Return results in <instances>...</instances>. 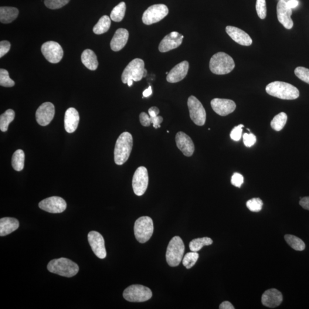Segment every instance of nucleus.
Instances as JSON below:
<instances>
[{
    "label": "nucleus",
    "mask_w": 309,
    "mask_h": 309,
    "mask_svg": "<svg viewBox=\"0 0 309 309\" xmlns=\"http://www.w3.org/2000/svg\"><path fill=\"white\" fill-rule=\"evenodd\" d=\"M133 138L130 133L124 132L117 139L114 149V161L117 165H123L130 157Z\"/></svg>",
    "instance_id": "f257e3e1"
},
{
    "label": "nucleus",
    "mask_w": 309,
    "mask_h": 309,
    "mask_svg": "<svg viewBox=\"0 0 309 309\" xmlns=\"http://www.w3.org/2000/svg\"><path fill=\"white\" fill-rule=\"evenodd\" d=\"M266 91L271 96L283 100H295L300 96V91L296 87L283 81L270 83L266 86Z\"/></svg>",
    "instance_id": "f03ea898"
},
{
    "label": "nucleus",
    "mask_w": 309,
    "mask_h": 309,
    "mask_svg": "<svg viewBox=\"0 0 309 309\" xmlns=\"http://www.w3.org/2000/svg\"><path fill=\"white\" fill-rule=\"evenodd\" d=\"M47 269L50 273L68 278L76 276L79 270V266L76 263L66 258L50 261Z\"/></svg>",
    "instance_id": "7ed1b4c3"
},
{
    "label": "nucleus",
    "mask_w": 309,
    "mask_h": 309,
    "mask_svg": "<svg viewBox=\"0 0 309 309\" xmlns=\"http://www.w3.org/2000/svg\"><path fill=\"white\" fill-rule=\"evenodd\" d=\"M235 68V63L232 57L226 53L218 52L210 61V69L215 74H228Z\"/></svg>",
    "instance_id": "20e7f679"
},
{
    "label": "nucleus",
    "mask_w": 309,
    "mask_h": 309,
    "mask_svg": "<svg viewBox=\"0 0 309 309\" xmlns=\"http://www.w3.org/2000/svg\"><path fill=\"white\" fill-rule=\"evenodd\" d=\"M185 250V244L182 238L178 236L172 238L166 252V261L169 266L176 267L179 265L182 260Z\"/></svg>",
    "instance_id": "39448f33"
},
{
    "label": "nucleus",
    "mask_w": 309,
    "mask_h": 309,
    "mask_svg": "<svg viewBox=\"0 0 309 309\" xmlns=\"http://www.w3.org/2000/svg\"><path fill=\"white\" fill-rule=\"evenodd\" d=\"M147 71L144 68V61L141 59L132 60L125 67L121 75V80L124 84H127L130 80L134 81H141L147 75Z\"/></svg>",
    "instance_id": "423d86ee"
},
{
    "label": "nucleus",
    "mask_w": 309,
    "mask_h": 309,
    "mask_svg": "<svg viewBox=\"0 0 309 309\" xmlns=\"http://www.w3.org/2000/svg\"><path fill=\"white\" fill-rule=\"evenodd\" d=\"M154 229V223L150 217H141L135 223L134 234L136 239L141 243L147 242L151 238Z\"/></svg>",
    "instance_id": "0eeeda50"
},
{
    "label": "nucleus",
    "mask_w": 309,
    "mask_h": 309,
    "mask_svg": "<svg viewBox=\"0 0 309 309\" xmlns=\"http://www.w3.org/2000/svg\"><path fill=\"white\" fill-rule=\"evenodd\" d=\"M125 300L131 302H143L150 300L152 291L147 287L141 285H133L125 288L123 292Z\"/></svg>",
    "instance_id": "6e6552de"
},
{
    "label": "nucleus",
    "mask_w": 309,
    "mask_h": 309,
    "mask_svg": "<svg viewBox=\"0 0 309 309\" xmlns=\"http://www.w3.org/2000/svg\"><path fill=\"white\" fill-rule=\"evenodd\" d=\"M190 117L193 123L199 126L205 125L206 120V113L205 108L196 97L190 96L188 101Z\"/></svg>",
    "instance_id": "1a4fd4ad"
},
{
    "label": "nucleus",
    "mask_w": 309,
    "mask_h": 309,
    "mask_svg": "<svg viewBox=\"0 0 309 309\" xmlns=\"http://www.w3.org/2000/svg\"><path fill=\"white\" fill-rule=\"evenodd\" d=\"M167 6L164 4H156L149 6L144 12L142 21L145 25H151L161 21L168 14Z\"/></svg>",
    "instance_id": "9d476101"
},
{
    "label": "nucleus",
    "mask_w": 309,
    "mask_h": 309,
    "mask_svg": "<svg viewBox=\"0 0 309 309\" xmlns=\"http://www.w3.org/2000/svg\"><path fill=\"white\" fill-rule=\"evenodd\" d=\"M42 52L48 62L58 63L63 59V50L58 43L49 41L44 43L42 46Z\"/></svg>",
    "instance_id": "9b49d317"
},
{
    "label": "nucleus",
    "mask_w": 309,
    "mask_h": 309,
    "mask_svg": "<svg viewBox=\"0 0 309 309\" xmlns=\"http://www.w3.org/2000/svg\"><path fill=\"white\" fill-rule=\"evenodd\" d=\"M148 174L145 167H139L134 173L132 179V188L137 196L144 194L148 185Z\"/></svg>",
    "instance_id": "f8f14e48"
},
{
    "label": "nucleus",
    "mask_w": 309,
    "mask_h": 309,
    "mask_svg": "<svg viewBox=\"0 0 309 309\" xmlns=\"http://www.w3.org/2000/svg\"><path fill=\"white\" fill-rule=\"evenodd\" d=\"M39 208L44 211L53 214L62 213L67 208V203L59 196H52L44 199L39 204Z\"/></svg>",
    "instance_id": "ddd939ff"
},
{
    "label": "nucleus",
    "mask_w": 309,
    "mask_h": 309,
    "mask_svg": "<svg viewBox=\"0 0 309 309\" xmlns=\"http://www.w3.org/2000/svg\"><path fill=\"white\" fill-rule=\"evenodd\" d=\"M88 242L92 250L96 257L100 259H104L107 256L104 239L99 233L92 231L88 235Z\"/></svg>",
    "instance_id": "4468645a"
},
{
    "label": "nucleus",
    "mask_w": 309,
    "mask_h": 309,
    "mask_svg": "<svg viewBox=\"0 0 309 309\" xmlns=\"http://www.w3.org/2000/svg\"><path fill=\"white\" fill-rule=\"evenodd\" d=\"M55 106L50 102H46L41 105L36 113V119L39 125L46 126L53 120L55 116Z\"/></svg>",
    "instance_id": "2eb2a0df"
},
{
    "label": "nucleus",
    "mask_w": 309,
    "mask_h": 309,
    "mask_svg": "<svg viewBox=\"0 0 309 309\" xmlns=\"http://www.w3.org/2000/svg\"><path fill=\"white\" fill-rule=\"evenodd\" d=\"M211 106L215 113L222 117L232 114L236 108L235 102L225 98H214L211 101Z\"/></svg>",
    "instance_id": "dca6fc26"
},
{
    "label": "nucleus",
    "mask_w": 309,
    "mask_h": 309,
    "mask_svg": "<svg viewBox=\"0 0 309 309\" xmlns=\"http://www.w3.org/2000/svg\"><path fill=\"white\" fill-rule=\"evenodd\" d=\"M277 18L278 21L284 25L285 28L291 29L294 23L291 18L292 9L288 7L287 2L280 0L277 6Z\"/></svg>",
    "instance_id": "f3484780"
},
{
    "label": "nucleus",
    "mask_w": 309,
    "mask_h": 309,
    "mask_svg": "<svg viewBox=\"0 0 309 309\" xmlns=\"http://www.w3.org/2000/svg\"><path fill=\"white\" fill-rule=\"evenodd\" d=\"M184 36L177 32H172L166 36L161 41L159 46L161 52H167L168 51L177 48L181 45Z\"/></svg>",
    "instance_id": "a211bd4d"
},
{
    "label": "nucleus",
    "mask_w": 309,
    "mask_h": 309,
    "mask_svg": "<svg viewBox=\"0 0 309 309\" xmlns=\"http://www.w3.org/2000/svg\"><path fill=\"white\" fill-rule=\"evenodd\" d=\"M175 142L177 147L186 157H191L195 151V145L191 138L183 132L176 135Z\"/></svg>",
    "instance_id": "6ab92c4d"
},
{
    "label": "nucleus",
    "mask_w": 309,
    "mask_h": 309,
    "mask_svg": "<svg viewBox=\"0 0 309 309\" xmlns=\"http://www.w3.org/2000/svg\"><path fill=\"white\" fill-rule=\"evenodd\" d=\"M227 35L232 38L234 42L243 46H250L253 43L251 37L243 30L235 26H227L226 28Z\"/></svg>",
    "instance_id": "aec40b11"
},
{
    "label": "nucleus",
    "mask_w": 309,
    "mask_h": 309,
    "mask_svg": "<svg viewBox=\"0 0 309 309\" xmlns=\"http://www.w3.org/2000/svg\"><path fill=\"white\" fill-rule=\"evenodd\" d=\"M261 301L264 307L274 308L281 304L283 301V296L279 290L271 288L264 292Z\"/></svg>",
    "instance_id": "412c9836"
},
{
    "label": "nucleus",
    "mask_w": 309,
    "mask_h": 309,
    "mask_svg": "<svg viewBox=\"0 0 309 309\" xmlns=\"http://www.w3.org/2000/svg\"><path fill=\"white\" fill-rule=\"evenodd\" d=\"M189 63L187 61L180 63L173 68L167 76V81L170 83L179 82L184 79L188 73Z\"/></svg>",
    "instance_id": "4be33fe9"
},
{
    "label": "nucleus",
    "mask_w": 309,
    "mask_h": 309,
    "mask_svg": "<svg viewBox=\"0 0 309 309\" xmlns=\"http://www.w3.org/2000/svg\"><path fill=\"white\" fill-rule=\"evenodd\" d=\"M79 120V114L75 108L71 107L66 111L64 118V127L68 133H73L77 130Z\"/></svg>",
    "instance_id": "5701e85b"
},
{
    "label": "nucleus",
    "mask_w": 309,
    "mask_h": 309,
    "mask_svg": "<svg viewBox=\"0 0 309 309\" xmlns=\"http://www.w3.org/2000/svg\"><path fill=\"white\" fill-rule=\"evenodd\" d=\"M129 37V32L127 29H118L115 33L110 43L111 48L115 52H118L126 45Z\"/></svg>",
    "instance_id": "b1692460"
},
{
    "label": "nucleus",
    "mask_w": 309,
    "mask_h": 309,
    "mask_svg": "<svg viewBox=\"0 0 309 309\" xmlns=\"http://www.w3.org/2000/svg\"><path fill=\"white\" fill-rule=\"evenodd\" d=\"M18 219L6 217L0 219V236L1 237L9 235L15 232L19 227Z\"/></svg>",
    "instance_id": "393cba45"
},
{
    "label": "nucleus",
    "mask_w": 309,
    "mask_h": 309,
    "mask_svg": "<svg viewBox=\"0 0 309 309\" xmlns=\"http://www.w3.org/2000/svg\"><path fill=\"white\" fill-rule=\"evenodd\" d=\"M81 62L88 69L95 71L97 69L98 63L96 54L93 50L86 49L81 55Z\"/></svg>",
    "instance_id": "a878e982"
},
{
    "label": "nucleus",
    "mask_w": 309,
    "mask_h": 309,
    "mask_svg": "<svg viewBox=\"0 0 309 309\" xmlns=\"http://www.w3.org/2000/svg\"><path fill=\"white\" fill-rule=\"evenodd\" d=\"M18 9L9 6H1L0 8V22L3 24H9L18 18Z\"/></svg>",
    "instance_id": "bb28decb"
},
{
    "label": "nucleus",
    "mask_w": 309,
    "mask_h": 309,
    "mask_svg": "<svg viewBox=\"0 0 309 309\" xmlns=\"http://www.w3.org/2000/svg\"><path fill=\"white\" fill-rule=\"evenodd\" d=\"M111 24V21L109 17L106 15L102 16L94 27L93 31L96 35H101L108 31Z\"/></svg>",
    "instance_id": "cd10ccee"
},
{
    "label": "nucleus",
    "mask_w": 309,
    "mask_h": 309,
    "mask_svg": "<svg viewBox=\"0 0 309 309\" xmlns=\"http://www.w3.org/2000/svg\"><path fill=\"white\" fill-rule=\"evenodd\" d=\"M25 154L22 149H18L12 156V165L15 170L21 171L24 167Z\"/></svg>",
    "instance_id": "c85d7f7f"
},
{
    "label": "nucleus",
    "mask_w": 309,
    "mask_h": 309,
    "mask_svg": "<svg viewBox=\"0 0 309 309\" xmlns=\"http://www.w3.org/2000/svg\"><path fill=\"white\" fill-rule=\"evenodd\" d=\"M15 113L12 109L6 110L0 117V130L2 132H6L8 130L10 123L15 119Z\"/></svg>",
    "instance_id": "c756f323"
},
{
    "label": "nucleus",
    "mask_w": 309,
    "mask_h": 309,
    "mask_svg": "<svg viewBox=\"0 0 309 309\" xmlns=\"http://www.w3.org/2000/svg\"><path fill=\"white\" fill-rule=\"evenodd\" d=\"M213 243V240L210 238H199L193 239L191 241L189 244V247L191 251L198 252V251L202 249L203 246L211 245Z\"/></svg>",
    "instance_id": "7c9ffc66"
},
{
    "label": "nucleus",
    "mask_w": 309,
    "mask_h": 309,
    "mask_svg": "<svg viewBox=\"0 0 309 309\" xmlns=\"http://www.w3.org/2000/svg\"><path fill=\"white\" fill-rule=\"evenodd\" d=\"M125 11H126V5L124 2H121L112 11L110 18L115 22H120L122 21L125 16Z\"/></svg>",
    "instance_id": "2f4dec72"
},
{
    "label": "nucleus",
    "mask_w": 309,
    "mask_h": 309,
    "mask_svg": "<svg viewBox=\"0 0 309 309\" xmlns=\"http://www.w3.org/2000/svg\"><path fill=\"white\" fill-rule=\"evenodd\" d=\"M285 239L288 245L295 250L303 251L305 249L304 241L297 237L287 234L285 236Z\"/></svg>",
    "instance_id": "473e14b6"
},
{
    "label": "nucleus",
    "mask_w": 309,
    "mask_h": 309,
    "mask_svg": "<svg viewBox=\"0 0 309 309\" xmlns=\"http://www.w3.org/2000/svg\"><path fill=\"white\" fill-rule=\"evenodd\" d=\"M287 116L285 113H281L276 115L271 121V127L276 131H280L286 125Z\"/></svg>",
    "instance_id": "72a5a7b5"
},
{
    "label": "nucleus",
    "mask_w": 309,
    "mask_h": 309,
    "mask_svg": "<svg viewBox=\"0 0 309 309\" xmlns=\"http://www.w3.org/2000/svg\"><path fill=\"white\" fill-rule=\"evenodd\" d=\"M199 255L197 252H190L187 253L182 261L183 266L186 267V269H191L195 265L199 259Z\"/></svg>",
    "instance_id": "f704fd0d"
},
{
    "label": "nucleus",
    "mask_w": 309,
    "mask_h": 309,
    "mask_svg": "<svg viewBox=\"0 0 309 309\" xmlns=\"http://www.w3.org/2000/svg\"><path fill=\"white\" fill-rule=\"evenodd\" d=\"M0 85L4 87H12L15 86V81L11 79L7 70H0Z\"/></svg>",
    "instance_id": "c9c22d12"
},
{
    "label": "nucleus",
    "mask_w": 309,
    "mask_h": 309,
    "mask_svg": "<svg viewBox=\"0 0 309 309\" xmlns=\"http://www.w3.org/2000/svg\"><path fill=\"white\" fill-rule=\"evenodd\" d=\"M246 206L251 212H259L262 209L263 202L260 198H253L248 200Z\"/></svg>",
    "instance_id": "e433bc0d"
},
{
    "label": "nucleus",
    "mask_w": 309,
    "mask_h": 309,
    "mask_svg": "<svg viewBox=\"0 0 309 309\" xmlns=\"http://www.w3.org/2000/svg\"><path fill=\"white\" fill-rule=\"evenodd\" d=\"M70 0H44V4L48 8L57 9L69 4Z\"/></svg>",
    "instance_id": "4c0bfd02"
},
{
    "label": "nucleus",
    "mask_w": 309,
    "mask_h": 309,
    "mask_svg": "<svg viewBox=\"0 0 309 309\" xmlns=\"http://www.w3.org/2000/svg\"><path fill=\"white\" fill-rule=\"evenodd\" d=\"M294 73L299 79L309 84V69L303 67H299L295 69Z\"/></svg>",
    "instance_id": "58836bf2"
},
{
    "label": "nucleus",
    "mask_w": 309,
    "mask_h": 309,
    "mask_svg": "<svg viewBox=\"0 0 309 309\" xmlns=\"http://www.w3.org/2000/svg\"><path fill=\"white\" fill-rule=\"evenodd\" d=\"M256 10L261 19H265L267 15L266 0H257Z\"/></svg>",
    "instance_id": "ea45409f"
},
{
    "label": "nucleus",
    "mask_w": 309,
    "mask_h": 309,
    "mask_svg": "<svg viewBox=\"0 0 309 309\" xmlns=\"http://www.w3.org/2000/svg\"><path fill=\"white\" fill-rule=\"evenodd\" d=\"M243 124H240L234 127L230 133V137L234 141H239L242 137Z\"/></svg>",
    "instance_id": "a19ab883"
},
{
    "label": "nucleus",
    "mask_w": 309,
    "mask_h": 309,
    "mask_svg": "<svg viewBox=\"0 0 309 309\" xmlns=\"http://www.w3.org/2000/svg\"><path fill=\"white\" fill-rule=\"evenodd\" d=\"M243 139L244 145L247 147H252L253 145L256 144L257 142L256 136L252 133L250 134H244L243 136Z\"/></svg>",
    "instance_id": "79ce46f5"
},
{
    "label": "nucleus",
    "mask_w": 309,
    "mask_h": 309,
    "mask_svg": "<svg viewBox=\"0 0 309 309\" xmlns=\"http://www.w3.org/2000/svg\"><path fill=\"white\" fill-rule=\"evenodd\" d=\"M243 176L242 175L236 172L232 176L231 182L233 186L240 188L243 183Z\"/></svg>",
    "instance_id": "37998d69"
},
{
    "label": "nucleus",
    "mask_w": 309,
    "mask_h": 309,
    "mask_svg": "<svg viewBox=\"0 0 309 309\" xmlns=\"http://www.w3.org/2000/svg\"><path fill=\"white\" fill-rule=\"evenodd\" d=\"M11 44L8 41H1L0 42V57H2L7 53L11 49Z\"/></svg>",
    "instance_id": "c03bdc74"
},
{
    "label": "nucleus",
    "mask_w": 309,
    "mask_h": 309,
    "mask_svg": "<svg viewBox=\"0 0 309 309\" xmlns=\"http://www.w3.org/2000/svg\"><path fill=\"white\" fill-rule=\"evenodd\" d=\"M164 121V118L161 116H158L156 117H151L149 116V122L151 124H153V126L156 129L160 128L161 124Z\"/></svg>",
    "instance_id": "a18cd8bd"
},
{
    "label": "nucleus",
    "mask_w": 309,
    "mask_h": 309,
    "mask_svg": "<svg viewBox=\"0 0 309 309\" xmlns=\"http://www.w3.org/2000/svg\"><path fill=\"white\" fill-rule=\"evenodd\" d=\"M139 120H140L143 126L149 127L151 125L150 122H149V115L145 113H142L139 115Z\"/></svg>",
    "instance_id": "49530a36"
},
{
    "label": "nucleus",
    "mask_w": 309,
    "mask_h": 309,
    "mask_svg": "<svg viewBox=\"0 0 309 309\" xmlns=\"http://www.w3.org/2000/svg\"><path fill=\"white\" fill-rule=\"evenodd\" d=\"M300 205L302 208L309 210V196H306L303 198H301L300 201Z\"/></svg>",
    "instance_id": "de8ad7c7"
},
{
    "label": "nucleus",
    "mask_w": 309,
    "mask_h": 309,
    "mask_svg": "<svg viewBox=\"0 0 309 309\" xmlns=\"http://www.w3.org/2000/svg\"><path fill=\"white\" fill-rule=\"evenodd\" d=\"M148 114L149 116L151 117H156L159 116V110L157 107H152L148 110Z\"/></svg>",
    "instance_id": "09e8293b"
},
{
    "label": "nucleus",
    "mask_w": 309,
    "mask_h": 309,
    "mask_svg": "<svg viewBox=\"0 0 309 309\" xmlns=\"http://www.w3.org/2000/svg\"><path fill=\"white\" fill-rule=\"evenodd\" d=\"M220 309H234L235 308L229 301L223 302L219 306Z\"/></svg>",
    "instance_id": "8fccbe9b"
},
{
    "label": "nucleus",
    "mask_w": 309,
    "mask_h": 309,
    "mask_svg": "<svg viewBox=\"0 0 309 309\" xmlns=\"http://www.w3.org/2000/svg\"><path fill=\"white\" fill-rule=\"evenodd\" d=\"M299 4V2L297 0H290L287 2V5L291 9H294L297 7Z\"/></svg>",
    "instance_id": "3c124183"
},
{
    "label": "nucleus",
    "mask_w": 309,
    "mask_h": 309,
    "mask_svg": "<svg viewBox=\"0 0 309 309\" xmlns=\"http://www.w3.org/2000/svg\"><path fill=\"white\" fill-rule=\"evenodd\" d=\"M152 94V90L151 86H149L147 89H146L144 91L143 93V97H148L149 96H151Z\"/></svg>",
    "instance_id": "603ef678"
},
{
    "label": "nucleus",
    "mask_w": 309,
    "mask_h": 309,
    "mask_svg": "<svg viewBox=\"0 0 309 309\" xmlns=\"http://www.w3.org/2000/svg\"><path fill=\"white\" fill-rule=\"evenodd\" d=\"M134 80H130L128 81L127 84L128 87H131L133 84Z\"/></svg>",
    "instance_id": "864d4df0"
},
{
    "label": "nucleus",
    "mask_w": 309,
    "mask_h": 309,
    "mask_svg": "<svg viewBox=\"0 0 309 309\" xmlns=\"http://www.w3.org/2000/svg\"><path fill=\"white\" fill-rule=\"evenodd\" d=\"M166 74H168V72H166Z\"/></svg>",
    "instance_id": "5fc2aeb1"
}]
</instances>
